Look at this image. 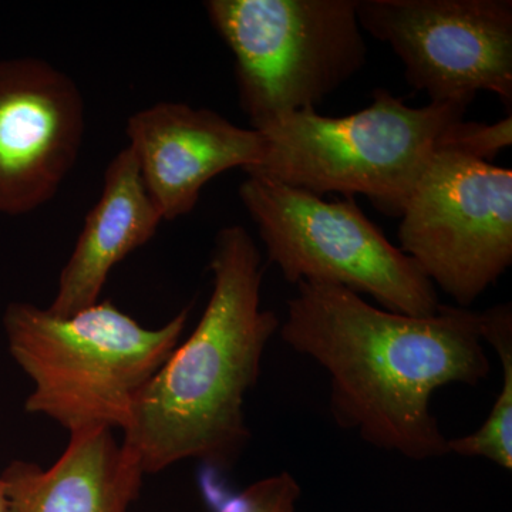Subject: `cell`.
<instances>
[{
	"label": "cell",
	"instance_id": "277c9868",
	"mask_svg": "<svg viewBox=\"0 0 512 512\" xmlns=\"http://www.w3.org/2000/svg\"><path fill=\"white\" fill-rule=\"evenodd\" d=\"M470 104L430 101L412 107L387 90L366 109L345 117L293 111L256 131L265 138L258 174L298 190L365 195L380 211L400 217L404 205L439 150L440 137L463 120ZM254 130V128H252Z\"/></svg>",
	"mask_w": 512,
	"mask_h": 512
},
{
	"label": "cell",
	"instance_id": "8992f818",
	"mask_svg": "<svg viewBox=\"0 0 512 512\" xmlns=\"http://www.w3.org/2000/svg\"><path fill=\"white\" fill-rule=\"evenodd\" d=\"M239 198L258 227L268 258L289 284L322 282L365 293L386 311L434 315L436 286L419 265L363 214L355 198L326 201L258 174Z\"/></svg>",
	"mask_w": 512,
	"mask_h": 512
},
{
	"label": "cell",
	"instance_id": "52a82bcc",
	"mask_svg": "<svg viewBox=\"0 0 512 512\" xmlns=\"http://www.w3.org/2000/svg\"><path fill=\"white\" fill-rule=\"evenodd\" d=\"M400 249L460 308L512 264V171L437 151L404 205Z\"/></svg>",
	"mask_w": 512,
	"mask_h": 512
},
{
	"label": "cell",
	"instance_id": "7a4b0ae2",
	"mask_svg": "<svg viewBox=\"0 0 512 512\" xmlns=\"http://www.w3.org/2000/svg\"><path fill=\"white\" fill-rule=\"evenodd\" d=\"M210 301L197 328L140 390L121 441L146 474L183 460L232 466L247 447L245 397L279 329L261 308L262 256L247 229L215 238Z\"/></svg>",
	"mask_w": 512,
	"mask_h": 512
},
{
	"label": "cell",
	"instance_id": "8fae6325",
	"mask_svg": "<svg viewBox=\"0 0 512 512\" xmlns=\"http://www.w3.org/2000/svg\"><path fill=\"white\" fill-rule=\"evenodd\" d=\"M0 478L5 512H128L144 473L113 430L96 427L70 434L49 470L13 461Z\"/></svg>",
	"mask_w": 512,
	"mask_h": 512
},
{
	"label": "cell",
	"instance_id": "6da1fadb",
	"mask_svg": "<svg viewBox=\"0 0 512 512\" xmlns=\"http://www.w3.org/2000/svg\"><path fill=\"white\" fill-rule=\"evenodd\" d=\"M281 338L330 377V413L340 429L413 461L448 454L431 397L448 384L477 386L491 372L481 312L440 305L400 315L343 286L301 282Z\"/></svg>",
	"mask_w": 512,
	"mask_h": 512
},
{
	"label": "cell",
	"instance_id": "30bf717a",
	"mask_svg": "<svg viewBox=\"0 0 512 512\" xmlns=\"http://www.w3.org/2000/svg\"><path fill=\"white\" fill-rule=\"evenodd\" d=\"M126 133L127 147L164 221L190 214L212 178L232 168L247 173L265 157V138L259 131L183 103H158L137 111L128 119Z\"/></svg>",
	"mask_w": 512,
	"mask_h": 512
},
{
	"label": "cell",
	"instance_id": "5bb4252c",
	"mask_svg": "<svg viewBox=\"0 0 512 512\" xmlns=\"http://www.w3.org/2000/svg\"><path fill=\"white\" fill-rule=\"evenodd\" d=\"M512 144V117L495 124L458 120L440 137L439 150L488 161Z\"/></svg>",
	"mask_w": 512,
	"mask_h": 512
},
{
	"label": "cell",
	"instance_id": "4fadbf2b",
	"mask_svg": "<svg viewBox=\"0 0 512 512\" xmlns=\"http://www.w3.org/2000/svg\"><path fill=\"white\" fill-rule=\"evenodd\" d=\"M483 342L494 348L503 369V386L483 426L447 440L448 453L480 457L504 470L512 468V311L510 303L481 312Z\"/></svg>",
	"mask_w": 512,
	"mask_h": 512
},
{
	"label": "cell",
	"instance_id": "9a60e30c",
	"mask_svg": "<svg viewBox=\"0 0 512 512\" xmlns=\"http://www.w3.org/2000/svg\"><path fill=\"white\" fill-rule=\"evenodd\" d=\"M301 487L292 474H275L249 485L218 512H295Z\"/></svg>",
	"mask_w": 512,
	"mask_h": 512
},
{
	"label": "cell",
	"instance_id": "5b68a950",
	"mask_svg": "<svg viewBox=\"0 0 512 512\" xmlns=\"http://www.w3.org/2000/svg\"><path fill=\"white\" fill-rule=\"evenodd\" d=\"M357 0H210L211 25L235 59L241 109L252 128L316 110L363 69Z\"/></svg>",
	"mask_w": 512,
	"mask_h": 512
},
{
	"label": "cell",
	"instance_id": "3957f363",
	"mask_svg": "<svg viewBox=\"0 0 512 512\" xmlns=\"http://www.w3.org/2000/svg\"><path fill=\"white\" fill-rule=\"evenodd\" d=\"M188 309L147 329L110 301L72 316L15 302L3 316L10 355L32 380L26 412L69 431L126 429L137 394L173 355Z\"/></svg>",
	"mask_w": 512,
	"mask_h": 512
},
{
	"label": "cell",
	"instance_id": "9c48e42d",
	"mask_svg": "<svg viewBox=\"0 0 512 512\" xmlns=\"http://www.w3.org/2000/svg\"><path fill=\"white\" fill-rule=\"evenodd\" d=\"M86 130L79 87L33 57L0 60V214L47 204L76 164Z\"/></svg>",
	"mask_w": 512,
	"mask_h": 512
},
{
	"label": "cell",
	"instance_id": "ba28073f",
	"mask_svg": "<svg viewBox=\"0 0 512 512\" xmlns=\"http://www.w3.org/2000/svg\"><path fill=\"white\" fill-rule=\"evenodd\" d=\"M356 12L433 103L491 92L511 106V0H357Z\"/></svg>",
	"mask_w": 512,
	"mask_h": 512
},
{
	"label": "cell",
	"instance_id": "7c38bea8",
	"mask_svg": "<svg viewBox=\"0 0 512 512\" xmlns=\"http://www.w3.org/2000/svg\"><path fill=\"white\" fill-rule=\"evenodd\" d=\"M163 221L136 156L124 148L107 165L99 201L87 215L47 311L66 318L99 302L111 269L147 244Z\"/></svg>",
	"mask_w": 512,
	"mask_h": 512
}]
</instances>
